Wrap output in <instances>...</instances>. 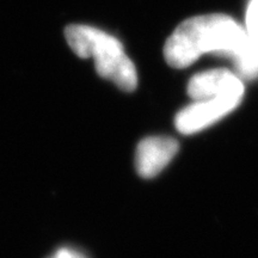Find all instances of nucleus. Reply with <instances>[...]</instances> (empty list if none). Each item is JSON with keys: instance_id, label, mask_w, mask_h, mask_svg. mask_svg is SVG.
Returning <instances> with one entry per match:
<instances>
[{"instance_id": "obj_1", "label": "nucleus", "mask_w": 258, "mask_h": 258, "mask_svg": "<svg viewBox=\"0 0 258 258\" xmlns=\"http://www.w3.org/2000/svg\"><path fill=\"white\" fill-rule=\"evenodd\" d=\"M246 41V30L230 16H196L182 22L167 38L164 56L171 67L185 69L206 53L232 59Z\"/></svg>"}, {"instance_id": "obj_2", "label": "nucleus", "mask_w": 258, "mask_h": 258, "mask_svg": "<svg viewBox=\"0 0 258 258\" xmlns=\"http://www.w3.org/2000/svg\"><path fill=\"white\" fill-rule=\"evenodd\" d=\"M64 36L79 57H93L99 77L111 80L125 92L137 89V69L117 38L97 28L80 24L69 25L64 29Z\"/></svg>"}, {"instance_id": "obj_3", "label": "nucleus", "mask_w": 258, "mask_h": 258, "mask_svg": "<svg viewBox=\"0 0 258 258\" xmlns=\"http://www.w3.org/2000/svg\"><path fill=\"white\" fill-rule=\"evenodd\" d=\"M243 96L244 90H240L222 93L203 101H195L177 114L176 128L182 134H194L203 131L233 111L240 104Z\"/></svg>"}, {"instance_id": "obj_4", "label": "nucleus", "mask_w": 258, "mask_h": 258, "mask_svg": "<svg viewBox=\"0 0 258 258\" xmlns=\"http://www.w3.org/2000/svg\"><path fill=\"white\" fill-rule=\"evenodd\" d=\"M178 141L172 138H147L138 145L135 166L144 178L157 176L178 152Z\"/></svg>"}, {"instance_id": "obj_5", "label": "nucleus", "mask_w": 258, "mask_h": 258, "mask_svg": "<svg viewBox=\"0 0 258 258\" xmlns=\"http://www.w3.org/2000/svg\"><path fill=\"white\" fill-rule=\"evenodd\" d=\"M240 90H244L241 79L226 69H215L198 73L188 84V95L194 101H203L222 93Z\"/></svg>"}, {"instance_id": "obj_6", "label": "nucleus", "mask_w": 258, "mask_h": 258, "mask_svg": "<svg viewBox=\"0 0 258 258\" xmlns=\"http://www.w3.org/2000/svg\"><path fill=\"white\" fill-rule=\"evenodd\" d=\"M237 76L245 79H253L258 77V44L247 36L244 47L232 57Z\"/></svg>"}, {"instance_id": "obj_7", "label": "nucleus", "mask_w": 258, "mask_h": 258, "mask_svg": "<svg viewBox=\"0 0 258 258\" xmlns=\"http://www.w3.org/2000/svg\"><path fill=\"white\" fill-rule=\"evenodd\" d=\"M246 34L258 44V0H250L246 10Z\"/></svg>"}, {"instance_id": "obj_8", "label": "nucleus", "mask_w": 258, "mask_h": 258, "mask_svg": "<svg viewBox=\"0 0 258 258\" xmlns=\"http://www.w3.org/2000/svg\"><path fill=\"white\" fill-rule=\"evenodd\" d=\"M54 258H85L82 253L70 249H61L56 252Z\"/></svg>"}]
</instances>
